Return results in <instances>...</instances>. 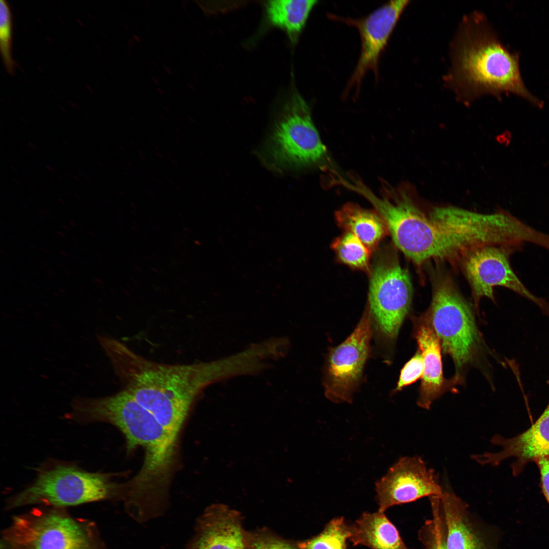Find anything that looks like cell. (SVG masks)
<instances>
[{
    "instance_id": "1",
    "label": "cell",
    "mask_w": 549,
    "mask_h": 549,
    "mask_svg": "<svg viewBox=\"0 0 549 549\" xmlns=\"http://www.w3.org/2000/svg\"><path fill=\"white\" fill-rule=\"evenodd\" d=\"M98 340L123 389L170 432L181 429L199 393L218 378L217 362L161 363L136 354L113 338L101 335Z\"/></svg>"
},
{
    "instance_id": "2",
    "label": "cell",
    "mask_w": 549,
    "mask_h": 549,
    "mask_svg": "<svg viewBox=\"0 0 549 549\" xmlns=\"http://www.w3.org/2000/svg\"><path fill=\"white\" fill-rule=\"evenodd\" d=\"M67 416L79 423L105 422L116 427L129 450L141 446L145 451L135 484L145 490L166 486L177 439L126 390L100 398L77 396Z\"/></svg>"
},
{
    "instance_id": "3",
    "label": "cell",
    "mask_w": 549,
    "mask_h": 549,
    "mask_svg": "<svg viewBox=\"0 0 549 549\" xmlns=\"http://www.w3.org/2000/svg\"><path fill=\"white\" fill-rule=\"evenodd\" d=\"M520 56L519 52H510L492 33L471 34L458 53L456 74L464 85L476 93L499 97L503 93H511L541 108L543 101L532 95L523 82Z\"/></svg>"
},
{
    "instance_id": "4",
    "label": "cell",
    "mask_w": 549,
    "mask_h": 549,
    "mask_svg": "<svg viewBox=\"0 0 549 549\" xmlns=\"http://www.w3.org/2000/svg\"><path fill=\"white\" fill-rule=\"evenodd\" d=\"M433 281L431 303L425 314L444 352L454 362L453 379L458 382L464 369L479 350L480 336L471 308L451 278L439 273Z\"/></svg>"
},
{
    "instance_id": "5",
    "label": "cell",
    "mask_w": 549,
    "mask_h": 549,
    "mask_svg": "<svg viewBox=\"0 0 549 549\" xmlns=\"http://www.w3.org/2000/svg\"><path fill=\"white\" fill-rule=\"evenodd\" d=\"M116 489L106 474L55 462L40 468L33 483L14 496L9 504L12 507L32 504L74 506L107 499Z\"/></svg>"
},
{
    "instance_id": "6",
    "label": "cell",
    "mask_w": 549,
    "mask_h": 549,
    "mask_svg": "<svg viewBox=\"0 0 549 549\" xmlns=\"http://www.w3.org/2000/svg\"><path fill=\"white\" fill-rule=\"evenodd\" d=\"M376 252L370 273L367 306L379 333L393 342L410 310L413 288L408 272L392 248L385 246Z\"/></svg>"
},
{
    "instance_id": "7",
    "label": "cell",
    "mask_w": 549,
    "mask_h": 549,
    "mask_svg": "<svg viewBox=\"0 0 549 549\" xmlns=\"http://www.w3.org/2000/svg\"><path fill=\"white\" fill-rule=\"evenodd\" d=\"M428 215L443 261L459 262L470 251L505 240V220L498 211L486 214L448 206L435 207Z\"/></svg>"
},
{
    "instance_id": "8",
    "label": "cell",
    "mask_w": 549,
    "mask_h": 549,
    "mask_svg": "<svg viewBox=\"0 0 549 549\" xmlns=\"http://www.w3.org/2000/svg\"><path fill=\"white\" fill-rule=\"evenodd\" d=\"M325 151L309 105L299 93L293 92L266 143L265 158L276 168L300 167L317 163Z\"/></svg>"
},
{
    "instance_id": "9",
    "label": "cell",
    "mask_w": 549,
    "mask_h": 549,
    "mask_svg": "<svg viewBox=\"0 0 549 549\" xmlns=\"http://www.w3.org/2000/svg\"><path fill=\"white\" fill-rule=\"evenodd\" d=\"M372 325L367 306L353 332L341 344L329 350L324 369L323 384L325 396L331 402L352 403L370 354Z\"/></svg>"
},
{
    "instance_id": "10",
    "label": "cell",
    "mask_w": 549,
    "mask_h": 549,
    "mask_svg": "<svg viewBox=\"0 0 549 549\" xmlns=\"http://www.w3.org/2000/svg\"><path fill=\"white\" fill-rule=\"evenodd\" d=\"M521 247L484 246L465 254L459 263L472 289L475 303L483 297L495 301L494 288L503 287L537 305L549 314V303L524 285L512 268L510 255Z\"/></svg>"
},
{
    "instance_id": "11",
    "label": "cell",
    "mask_w": 549,
    "mask_h": 549,
    "mask_svg": "<svg viewBox=\"0 0 549 549\" xmlns=\"http://www.w3.org/2000/svg\"><path fill=\"white\" fill-rule=\"evenodd\" d=\"M9 538L12 549H94L81 525L57 512L16 518Z\"/></svg>"
},
{
    "instance_id": "12",
    "label": "cell",
    "mask_w": 549,
    "mask_h": 549,
    "mask_svg": "<svg viewBox=\"0 0 549 549\" xmlns=\"http://www.w3.org/2000/svg\"><path fill=\"white\" fill-rule=\"evenodd\" d=\"M379 510L415 501L420 498L441 496L443 489L434 470L429 468L419 456L402 457L376 483Z\"/></svg>"
},
{
    "instance_id": "13",
    "label": "cell",
    "mask_w": 549,
    "mask_h": 549,
    "mask_svg": "<svg viewBox=\"0 0 549 549\" xmlns=\"http://www.w3.org/2000/svg\"><path fill=\"white\" fill-rule=\"evenodd\" d=\"M409 2L390 1L361 19H345L358 29L361 41L360 55L347 89L354 88L358 92L369 71L374 73L376 78L378 77L380 55Z\"/></svg>"
},
{
    "instance_id": "14",
    "label": "cell",
    "mask_w": 549,
    "mask_h": 549,
    "mask_svg": "<svg viewBox=\"0 0 549 549\" xmlns=\"http://www.w3.org/2000/svg\"><path fill=\"white\" fill-rule=\"evenodd\" d=\"M440 500L447 549H498L496 532L481 525L453 491L443 490Z\"/></svg>"
},
{
    "instance_id": "15",
    "label": "cell",
    "mask_w": 549,
    "mask_h": 549,
    "mask_svg": "<svg viewBox=\"0 0 549 549\" xmlns=\"http://www.w3.org/2000/svg\"><path fill=\"white\" fill-rule=\"evenodd\" d=\"M492 444L501 450L472 455L471 458L481 465H498L503 461L513 458L512 472L517 475L525 466L541 456H549V404L536 422L524 432L512 438L495 435Z\"/></svg>"
},
{
    "instance_id": "16",
    "label": "cell",
    "mask_w": 549,
    "mask_h": 549,
    "mask_svg": "<svg viewBox=\"0 0 549 549\" xmlns=\"http://www.w3.org/2000/svg\"><path fill=\"white\" fill-rule=\"evenodd\" d=\"M415 337L423 360V374L417 405L429 410L432 403L449 389L443 376L441 345L425 314L415 322Z\"/></svg>"
},
{
    "instance_id": "17",
    "label": "cell",
    "mask_w": 549,
    "mask_h": 549,
    "mask_svg": "<svg viewBox=\"0 0 549 549\" xmlns=\"http://www.w3.org/2000/svg\"><path fill=\"white\" fill-rule=\"evenodd\" d=\"M198 529L190 549H249L250 541L239 517L223 506L208 509Z\"/></svg>"
},
{
    "instance_id": "18",
    "label": "cell",
    "mask_w": 549,
    "mask_h": 549,
    "mask_svg": "<svg viewBox=\"0 0 549 549\" xmlns=\"http://www.w3.org/2000/svg\"><path fill=\"white\" fill-rule=\"evenodd\" d=\"M349 539L354 545H363L372 549H410L395 526L379 510L363 513L351 527Z\"/></svg>"
},
{
    "instance_id": "19",
    "label": "cell",
    "mask_w": 549,
    "mask_h": 549,
    "mask_svg": "<svg viewBox=\"0 0 549 549\" xmlns=\"http://www.w3.org/2000/svg\"><path fill=\"white\" fill-rule=\"evenodd\" d=\"M335 217L340 227L356 236L372 252L388 234L384 221L375 210L348 203L336 212Z\"/></svg>"
},
{
    "instance_id": "20",
    "label": "cell",
    "mask_w": 549,
    "mask_h": 549,
    "mask_svg": "<svg viewBox=\"0 0 549 549\" xmlns=\"http://www.w3.org/2000/svg\"><path fill=\"white\" fill-rule=\"evenodd\" d=\"M316 0H271L265 4L268 21L283 30L295 44L303 29Z\"/></svg>"
},
{
    "instance_id": "21",
    "label": "cell",
    "mask_w": 549,
    "mask_h": 549,
    "mask_svg": "<svg viewBox=\"0 0 549 549\" xmlns=\"http://www.w3.org/2000/svg\"><path fill=\"white\" fill-rule=\"evenodd\" d=\"M331 248L342 263L370 273L372 251L354 234L345 232L333 240Z\"/></svg>"
},
{
    "instance_id": "22",
    "label": "cell",
    "mask_w": 549,
    "mask_h": 549,
    "mask_svg": "<svg viewBox=\"0 0 549 549\" xmlns=\"http://www.w3.org/2000/svg\"><path fill=\"white\" fill-rule=\"evenodd\" d=\"M351 536V527L343 517L336 518L327 524L317 536L299 542V549H347L346 540Z\"/></svg>"
},
{
    "instance_id": "23",
    "label": "cell",
    "mask_w": 549,
    "mask_h": 549,
    "mask_svg": "<svg viewBox=\"0 0 549 549\" xmlns=\"http://www.w3.org/2000/svg\"><path fill=\"white\" fill-rule=\"evenodd\" d=\"M429 499L432 516L419 530V539L424 549H447L440 497L433 496Z\"/></svg>"
},
{
    "instance_id": "24",
    "label": "cell",
    "mask_w": 549,
    "mask_h": 549,
    "mask_svg": "<svg viewBox=\"0 0 549 549\" xmlns=\"http://www.w3.org/2000/svg\"><path fill=\"white\" fill-rule=\"evenodd\" d=\"M12 16L8 3L0 2V47L5 67L10 74L15 70V62L12 55Z\"/></svg>"
},
{
    "instance_id": "25",
    "label": "cell",
    "mask_w": 549,
    "mask_h": 549,
    "mask_svg": "<svg viewBox=\"0 0 549 549\" xmlns=\"http://www.w3.org/2000/svg\"><path fill=\"white\" fill-rule=\"evenodd\" d=\"M423 374V360L421 352L418 351L408 360L402 369L395 391L402 390L422 378Z\"/></svg>"
},
{
    "instance_id": "26",
    "label": "cell",
    "mask_w": 549,
    "mask_h": 549,
    "mask_svg": "<svg viewBox=\"0 0 549 549\" xmlns=\"http://www.w3.org/2000/svg\"><path fill=\"white\" fill-rule=\"evenodd\" d=\"M249 549H297L291 544L266 536L256 537L250 541Z\"/></svg>"
},
{
    "instance_id": "27",
    "label": "cell",
    "mask_w": 549,
    "mask_h": 549,
    "mask_svg": "<svg viewBox=\"0 0 549 549\" xmlns=\"http://www.w3.org/2000/svg\"><path fill=\"white\" fill-rule=\"evenodd\" d=\"M540 475L541 486L543 494L549 504V456H541L534 461Z\"/></svg>"
}]
</instances>
